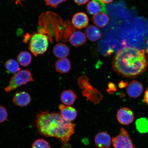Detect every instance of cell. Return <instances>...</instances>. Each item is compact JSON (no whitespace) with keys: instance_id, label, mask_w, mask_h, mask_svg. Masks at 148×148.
Returning a JSON list of instances; mask_svg holds the SVG:
<instances>
[{"instance_id":"obj_1","label":"cell","mask_w":148,"mask_h":148,"mask_svg":"<svg viewBox=\"0 0 148 148\" xmlns=\"http://www.w3.org/2000/svg\"><path fill=\"white\" fill-rule=\"evenodd\" d=\"M36 127L40 134L58 138L66 144L75 133V125L66 121L58 113L40 111L36 116Z\"/></svg>"},{"instance_id":"obj_2","label":"cell","mask_w":148,"mask_h":148,"mask_svg":"<svg viewBox=\"0 0 148 148\" xmlns=\"http://www.w3.org/2000/svg\"><path fill=\"white\" fill-rule=\"evenodd\" d=\"M148 65L145 51L134 47L118 50L113 59L112 69L119 75L134 78L143 73Z\"/></svg>"},{"instance_id":"obj_3","label":"cell","mask_w":148,"mask_h":148,"mask_svg":"<svg viewBox=\"0 0 148 148\" xmlns=\"http://www.w3.org/2000/svg\"><path fill=\"white\" fill-rule=\"evenodd\" d=\"M78 84L82 90V94L94 104H98L103 99V95L99 90L94 88L89 82L88 77L85 75L79 77L78 79Z\"/></svg>"},{"instance_id":"obj_4","label":"cell","mask_w":148,"mask_h":148,"mask_svg":"<svg viewBox=\"0 0 148 148\" xmlns=\"http://www.w3.org/2000/svg\"><path fill=\"white\" fill-rule=\"evenodd\" d=\"M49 40L46 35L42 33L33 34L30 39L29 49L35 56L44 54L47 51Z\"/></svg>"},{"instance_id":"obj_5","label":"cell","mask_w":148,"mask_h":148,"mask_svg":"<svg viewBox=\"0 0 148 148\" xmlns=\"http://www.w3.org/2000/svg\"><path fill=\"white\" fill-rule=\"evenodd\" d=\"M34 81L30 71L27 70H21L15 74L12 77L8 86L5 88V91L7 92H10L23 85Z\"/></svg>"},{"instance_id":"obj_6","label":"cell","mask_w":148,"mask_h":148,"mask_svg":"<svg viewBox=\"0 0 148 148\" xmlns=\"http://www.w3.org/2000/svg\"><path fill=\"white\" fill-rule=\"evenodd\" d=\"M112 142L114 148H136L128 132L124 128L120 129L119 135L113 138Z\"/></svg>"},{"instance_id":"obj_7","label":"cell","mask_w":148,"mask_h":148,"mask_svg":"<svg viewBox=\"0 0 148 148\" xmlns=\"http://www.w3.org/2000/svg\"><path fill=\"white\" fill-rule=\"evenodd\" d=\"M116 118L118 122L121 124L128 125L134 122V115L130 109L122 107L118 111Z\"/></svg>"},{"instance_id":"obj_8","label":"cell","mask_w":148,"mask_h":148,"mask_svg":"<svg viewBox=\"0 0 148 148\" xmlns=\"http://www.w3.org/2000/svg\"><path fill=\"white\" fill-rule=\"evenodd\" d=\"M142 85L138 81L133 80L131 81L127 86L126 91L130 97L136 98L141 95L143 92Z\"/></svg>"},{"instance_id":"obj_9","label":"cell","mask_w":148,"mask_h":148,"mask_svg":"<svg viewBox=\"0 0 148 148\" xmlns=\"http://www.w3.org/2000/svg\"><path fill=\"white\" fill-rule=\"evenodd\" d=\"M86 10L89 14L94 15L101 13H106L105 5L99 0H92L90 1L87 5Z\"/></svg>"},{"instance_id":"obj_10","label":"cell","mask_w":148,"mask_h":148,"mask_svg":"<svg viewBox=\"0 0 148 148\" xmlns=\"http://www.w3.org/2000/svg\"><path fill=\"white\" fill-rule=\"evenodd\" d=\"M60 115L64 119L68 121H73L76 118L77 112L73 107L60 104L58 107Z\"/></svg>"},{"instance_id":"obj_11","label":"cell","mask_w":148,"mask_h":148,"mask_svg":"<svg viewBox=\"0 0 148 148\" xmlns=\"http://www.w3.org/2000/svg\"><path fill=\"white\" fill-rule=\"evenodd\" d=\"M94 142L99 148H109L112 143L110 135L105 132H100L95 136Z\"/></svg>"},{"instance_id":"obj_12","label":"cell","mask_w":148,"mask_h":148,"mask_svg":"<svg viewBox=\"0 0 148 148\" xmlns=\"http://www.w3.org/2000/svg\"><path fill=\"white\" fill-rule=\"evenodd\" d=\"M12 101L16 106L24 107L27 106L30 103L31 98L27 92H18L15 94Z\"/></svg>"},{"instance_id":"obj_13","label":"cell","mask_w":148,"mask_h":148,"mask_svg":"<svg viewBox=\"0 0 148 148\" xmlns=\"http://www.w3.org/2000/svg\"><path fill=\"white\" fill-rule=\"evenodd\" d=\"M89 18L86 14L79 12L74 15L72 23L77 29H81L87 27L89 23Z\"/></svg>"},{"instance_id":"obj_14","label":"cell","mask_w":148,"mask_h":148,"mask_svg":"<svg viewBox=\"0 0 148 148\" xmlns=\"http://www.w3.org/2000/svg\"><path fill=\"white\" fill-rule=\"evenodd\" d=\"M69 41L74 47H77L82 46L84 45L86 41V35L80 31L74 32L70 36Z\"/></svg>"},{"instance_id":"obj_15","label":"cell","mask_w":148,"mask_h":148,"mask_svg":"<svg viewBox=\"0 0 148 148\" xmlns=\"http://www.w3.org/2000/svg\"><path fill=\"white\" fill-rule=\"evenodd\" d=\"M77 99L76 94L71 90H64L61 94V101L66 106L73 105Z\"/></svg>"},{"instance_id":"obj_16","label":"cell","mask_w":148,"mask_h":148,"mask_svg":"<svg viewBox=\"0 0 148 148\" xmlns=\"http://www.w3.org/2000/svg\"><path fill=\"white\" fill-rule=\"evenodd\" d=\"M55 70L58 73H66L71 69V62L67 58H64L57 60L55 64Z\"/></svg>"},{"instance_id":"obj_17","label":"cell","mask_w":148,"mask_h":148,"mask_svg":"<svg viewBox=\"0 0 148 148\" xmlns=\"http://www.w3.org/2000/svg\"><path fill=\"white\" fill-rule=\"evenodd\" d=\"M53 54L57 58H64L69 55L70 49L66 44L60 43L55 45L53 48Z\"/></svg>"},{"instance_id":"obj_18","label":"cell","mask_w":148,"mask_h":148,"mask_svg":"<svg viewBox=\"0 0 148 148\" xmlns=\"http://www.w3.org/2000/svg\"><path fill=\"white\" fill-rule=\"evenodd\" d=\"M86 34L88 39L92 42L99 40L101 36V33L97 27L94 25L88 26L86 30Z\"/></svg>"},{"instance_id":"obj_19","label":"cell","mask_w":148,"mask_h":148,"mask_svg":"<svg viewBox=\"0 0 148 148\" xmlns=\"http://www.w3.org/2000/svg\"><path fill=\"white\" fill-rule=\"evenodd\" d=\"M110 20L108 15L105 13H101L95 15L92 18L94 23L101 28L104 27L108 25Z\"/></svg>"},{"instance_id":"obj_20","label":"cell","mask_w":148,"mask_h":148,"mask_svg":"<svg viewBox=\"0 0 148 148\" xmlns=\"http://www.w3.org/2000/svg\"><path fill=\"white\" fill-rule=\"evenodd\" d=\"M17 62L21 66L26 67L31 63L32 57L30 53L27 51H22L17 56Z\"/></svg>"},{"instance_id":"obj_21","label":"cell","mask_w":148,"mask_h":148,"mask_svg":"<svg viewBox=\"0 0 148 148\" xmlns=\"http://www.w3.org/2000/svg\"><path fill=\"white\" fill-rule=\"evenodd\" d=\"M5 67L9 73H17L20 70L18 62L13 59L7 60L5 63Z\"/></svg>"},{"instance_id":"obj_22","label":"cell","mask_w":148,"mask_h":148,"mask_svg":"<svg viewBox=\"0 0 148 148\" xmlns=\"http://www.w3.org/2000/svg\"><path fill=\"white\" fill-rule=\"evenodd\" d=\"M136 128L138 132L146 133L148 132V120L145 118H142L136 120Z\"/></svg>"},{"instance_id":"obj_23","label":"cell","mask_w":148,"mask_h":148,"mask_svg":"<svg viewBox=\"0 0 148 148\" xmlns=\"http://www.w3.org/2000/svg\"><path fill=\"white\" fill-rule=\"evenodd\" d=\"M32 148H51L48 142L42 138H39L35 140L32 144Z\"/></svg>"},{"instance_id":"obj_24","label":"cell","mask_w":148,"mask_h":148,"mask_svg":"<svg viewBox=\"0 0 148 148\" xmlns=\"http://www.w3.org/2000/svg\"><path fill=\"white\" fill-rule=\"evenodd\" d=\"M45 5L53 8H57L61 3L66 1V0H44Z\"/></svg>"},{"instance_id":"obj_25","label":"cell","mask_w":148,"mask_h":148,"mask_svg":"<svg viewBox=\"0 0 148 148\" xmlns=\"http://www.w3.org/2000/svg\"><path fill=\"white\" fill-rule=\"evenodd\" d=\"M8 114L4 107L0 106V124L3 123L7 119Z\"/></svg>"},{"instance_id":"obj_26","label":"cell","mask_w":148,"mask_h":148,"mask_svg":"<svg viewBox=\"0 0 148 148\" xmlns=\"http://www.w3.org/2000/svg\"><path fill=\"white\" fill-rule=\"evenodd\" d=\"M90 0H74L75 3L79 5H82L88 3Z\"/></svg>"},{"instance_id":"obj_27","label":"cell","mask_w":148,"mask_h":148,"mask_svg":"<svg viewBox=\"0 0 148 148\" xmlns=\"http://www.w3.org/2000/svg\"><path fill=\"white\" fill-rule=\"evenodd\" d=\"M109 90H110V92L111 91L112 92L116 91V89L115 85L114 83H110L108 84Z\"/></svg>"},{"instance_id":"obj_28","label":"cell","mask_w":148,"mask_h":148,"mask_svg":"<svg viewBox=\"0 0 148 148\" xmlns=\"http://www.w3.org/2000/svg\"><path fill=\"white\" fill-rule=\"evenodd\" d=\"M144 99V101L148 105V88L145 92Z\"/></svg>"},{"instance_id":"obj_29","label":"cell","mask_w":148,"mask_h":148,"mask_svg":"<svg viewBox=\"0 0 148 148\" xmlns=\"http://www.w3.org/2000/svg\"><path fill=\"white\" fill-rule=\"evenodd\" d=\"M127 83L126 82H124V81H121L120 82L119 84V86L120 88H123L125 87L126 86H127Z\"/></svg>"},{"instance_id":"obj_30","label":"cell","mask_w":148,"mask_h":148,"mask_svg":"<svg viewBox=\"0 0 148 148\" xmlns=\"http://www.w3.org/2000/svg\"><path fill=\"white\" fill-rule=\"evenodd\" d=\"M99 1L103 3H109L112 2L114 0H99Z\"/></svg>"},{"instance_id":"obj_31","label":"cell","mask_w":148,"mask_h":148,"mask_svg":"<svg viewBox=\"0 0 148 148\" xmlns=\"http://www.w3.org/2000/svg\"><path fill=\"white\" fill-rule=\"evenodd\" d=\"M30 38V35L29 34H27L25 37V39H24V42H26L27 41L29 40V38Z\"/></svg>"},{"instance_id":"obj_32","label":"cell","mask_w":148,"mask_h":148,"mask_svg":"<svg viewBox=\"0 0 148 148\" xmlns=\"http://www.w3.org/2000/svg\"></svg>"}]
</instances>
